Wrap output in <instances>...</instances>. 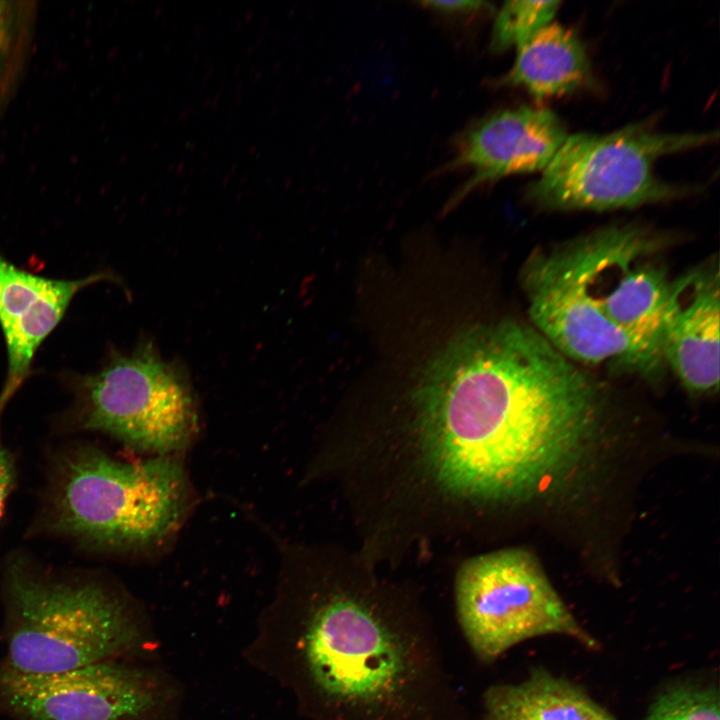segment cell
I'll use <instances>...</instances> for the list:
<instances>
[{"mask_svg": "<svg viewBox=\"0 0 720 720\" xmlns=\"http://www.w3.org/2000/svg\"><path fill=\"white\" fill-rule=\"evenodd\" d=\"M455 601L462 633L475 657L490 664L535 637L562 635L599 647L569 611L534 557L506 549L474 557L459 570Z\"/></svg>", "mask_w": 720, "mask_h": 720, "instance_id": "8", "label": "cell"}, {"mask_svg": "<svg viewBox=\"0 0 720 720\" xmlns=\"http://www.w3.org/2000/svg\"><path fill=\"white\" fill-rule=\"evenodd\" d=\"M302 604L301 676L321 720H471L436 633L368 591L316 586Z\"/></svg>", "mask_w": 720, "mask_h": 720, "instance_id": "2", "label": "cell"}, {"mask_svg": "<svg viewBox=\"0 0 720 720\" xmlns=\"http://www.w3.org/2000/svg\"><path fill=\"white\" fill-rule=\"evenodd\" d=\"M586 49L570 29L550 23L517 48L505 80L525 88L537 99L572 93L590 79Z\"/></svg>", "mask_w": 720, "mask_h": 720, "instance_id": "14", "label": "cell"}, {"mask_svg": "<svg viewBox=\"0 0 720 720\" xmlns=\"http://www.w3.org/2000/svg\"><path fill=\"white\" fill-rule=\"evenodd\" d=\"M420 376L413 402L423 454L455 496H537L573 468L596 428L592 380L523 323L461 331Z\"/></svg>", "mask_w": 720, "mask_h": 720, "instance_id": "1", "label": "cell"}, {"mask_svg": "<svg viewBox=\"0 0 720 720\" xmlns=\"http://www.w3.org/2000/svg\"><path fill=\"white\" fill-rule=\"evenodd\" d=\"M659 238L609 226L542 254L526 281L534 327L564 356L656 377L671 281Z\"/></svg>", "mask_w": 720, "mask_h": 720, "instance_id": "3", "label": "cell"}, {"mask_svg": "<svg viewBox=\"0 0 720 720\" xmlns=\"http://www.w3.org/2000/svg\"><path fill=\"white\" fill-rule=\"evenodd\" d=\"M6 665L56 673L111 660L138 640L126 600L95 580H61L16 564L6 583Z\"/></svg>", "mask_w": 720, "mask_h": 720, "instance_id": "5", "label": "cell"}, {"mask_svg": "<svg viewBox=\"0 0 720 720\" xmlns=\"http://www.w3.org/2000/svg\"><path fill=\"white\" fill-rule=\"evenodd\" d=\"M181 456L123 462L95 448L73 450L56 473L50 527L102 549L159 546L180 527L191 504Z\"/></svg>", "mask_w": 720, "mask_h": 720, "instance_id": "4", "label": "cell"}, {"mask_svg": "<svg viewBox=\"0 0 720 720\" xmlns=\"http://www.w3.org/2000/svg\"><path fill=\"white\" fill-rule=\"evenodd\" d=\"M39 1L0 0V119L14 101L32 59Z\"/></svg>", "mask_w": 720, "mask_h": 720, "instance_id": "15", "label": "cell"}, {"mask_svg": "<svg viewBox=\"0 0 720 720\" xmlns=\"http://www.w3.org/2000/svg\"><path fill=\"white\" fill-rule=\"evenodd\" d=\"M105 278L53 279L18 268L0 254V328L7 351V376L0 416L27 378L34 356L65 315L75 295Z\"/></svg>", "mask_w": 720, "mask_h": 720, "instance_id": "12", "label": "cell"}, {"mask_svg": "<svg viewBox=\"0 0 720 720\" xmlns=\"http://www.w3.org/2000/svg\"><path fill=\"white\" fill-rule=\"evenodd\" d=\"M720 278L717 260L671 281L661 322V350L690 392L719 386Z\"/></svg>", "mask_w": 720, "mask_h": 720, "instance_id": "10", "label": "cell"}, {"mask_svg": "<svg viewBox=\"0 0 720 720\" xmlns=\"http://www.w3.org/2000/svg\"><path fill=\"white\" fill-rule=\"evenodd\" d=\"M479 720H617L574 683L544 668L518 683H497L482 696Z\"/></svg>", "mask_w": 720, "mask_h": 720, "instance_id": "13", "label": "cell"}, {"mask_svg": "<svg viewBox=\"0 0 720 720\" xmlns=\"http://www.w3.org/2000/svg\"><path fill=\"white\" fill-rule=\"evenodd\" d=\"M80 424L153 456L181 454L198 431L197 404L184 370L152 341L113 353L97 372L74 378Z\"/></svg>", "mask_w": 720, "mask_h": 720, "instance_id": "7", "label": "cell"}, {"mask_svg": "<svg viewBox=\"0 0 720 720\" xmlns=\"http://www.w3.org/2000/svg\"><path fill=\"white\" fill-rule=\"evenodd\" d=\"M559 1H508L497 14L491 38L496 51L516 48L538 30L550 24L559 9Z\"/></svg>", "mask_w": 720, "mask_h": 720, "instance_id": "17", "label": "cell"}, {"mask_svg": "<svg viewBox=\"0 0 720 720\" xmlns=\"http://www.w3.org/2000/svg\"><path fill=\"white\" fill-rule=\"evenodd\" d=\"M717 138V131L667 133L642 122L607 134L568 135L526 197L543 209L592 211L681 198L695 188L664 181L656 161Z\"/></svg>", "mask_w": 720, "mask_h": 720, "instance_id": "6", "label": "cell"}, {"mask_svg": "<svg viewBox=\"0 0 720 720\" xmlns=\"http://www.w3.org/2000/svg\"><path fill=\"white\" fill-rule=\"evenodd\" d=\"M567 137L563 121L550 109H505L480 120L463 135L448 167L470 171L464 194L509 175L543 171Z\"/></svg>", "mask_w": 720, "mask_h": 720, "instance_id": "11", "label": "cell"}, {"mask_svg": "<svg viewBox=\"0 0 720 720\" xmlns=\"http://www.w3.org/2000/svg\"><path fill=\"white\" fill-rule=\"evenodd\" d=\"M159 697L151 675L112 660L56 673L0 664V711L15 720H133Z\"/></svg>", "mask_w": 720, "mask_h": 720, "instance_id": "9", "label": "cell"}, {"mask_svg": "<svg viewBox=\"0 0 720 720\" xmlns=\"http://www.w3.org/2000/svg\"><path fill=\"white\" fill-rule=\"evenodd\" d=\"M421 4L425 8L445 14H469L490 8L489 4L483 1H423Z\"/></svg>", "mask_w": 720, "mask_h": 720, "instance_id": "18", "label": "cell"}, {"mask_svg": "<svg viewBox=\"0 0 720 720\" xmlns=\"http://www.w3.org/2000/svg\"><path fill=\"white\" fill-rule=\"evenodd\" d=\"M13 463L0 439V518L3 512L6 498L13 483Z\"/></svg>", "mask_w": 720, "mask_h": 720, "instance_id": "19", "label": "cell"}, {"mask_svg": "<svg viewBox=\"0 0 720 720\" xmlns=\"http://www.w3.org/2000/svg\"><path fill=\"white\" fill-rule=\"evenodd\" d=\"M719 707L717 686L677 682L657 696L644 720H720Z\"/></svg>", "mask_w": 720, "mask_h": 720, "instance_id": "16", "label": "cell"}]
</instances>
